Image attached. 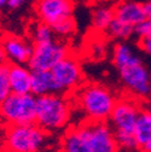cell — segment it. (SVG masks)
I'll list each match as a JSON object with an SVG mask.
<instances>
[{
    "label": "cell",
    "instance_id": "obj_1",
    "mask_svg": "<svg viewBox=\"0 0 151 152\" xmlns=\"http://www.w3.org/2000/svg\"><path fill=\"white\" fill-rule=\"evenodd\" d=\"M76 99L87 121L93 122H106L117 103L111 89L93 82L79 87Z\"/></svg>",
    "mask_w": 151,
    "mask_h": 152
},
{
    "label": "cell",
    "instance_id": "obj_2",
    "mask_svg": "<svg viewBox=\"0 0 151 152\" xmlns=\"http://www.w3.org/2000/svg\"><path fill=\"white\" fill-rule=\"evenodd\" d=\"M71 115V107L63 94H45L36 97V124L46 132L64 128Z\"/></svg>",
    "mask_w": 151,
    "mask_h": 152
},
{
    "label": "cell",
    "instance_id": "obj_3",
    "mask_svg": "<svg viewBox=\"0 0 151 152\" xmlns=\"http://www.w3.org/2000/svg\"><path fill=\"white\" fill-rule=\"evenodd\" d=\"M47 141V132L36 123L12 124L5 128L3 148L9 152H40Z\"/></svg>",
    "mask_w": 151,
    "mask_h": 152
},
{
    "label": "cell",
    "instance_id": "obj_4",
    "mask_svg": "<svg viewBox=\"0 0 151 152\" xmlns=\"http://www.w3.org/2000/svg\"><path fill=\"white\" fill-rule=\"evenodd\" d=\"M0 118L7 126L36 122V97L32 93L10 96L0 104Z\"/></svg>",
    "mask_w": 151,
    "mask_h": 152
},
{
    "label": "cell",
    "instance_id": "obj_5",
    "mask_svg": "<svg viewBox=\"0 0 151 152\" xmlns=\"http://www.w3.org/2000/svg\"><path fill=\"white\" fill-rule=\"evenodd\" d=\"M120 71V77L125 88L137 99H147L151 96V75L141 59L129 64Z\"/></svg>",
    "mask_w": 151,
    "mask_h": 152
},
{
    "label": "cell",
    "instance_id": "obj_6",
    "mask_svg": "<svg viewBox=\"0 0 151 152\" xmlns=\"http://www.w3.org/2000/svg\"><path fill=\"white\" fill-rule=\"evenodd\" d=\"M69 54L70 50L64 42L53 39L48 42L34 45L28 65L30 70H52L56 64Z\"/></svg>",
    "mask_w": 151,
    "mask_h": 152
},
{
    "label": "cell",
    "instance_id": "obj_7",
    "mask_svg": "<svg viewBox=\"0 0 151 152\" xmlns=\"http://www.w3.org/2000/svg\"><path fill=\"white\" fill-rule=\"evenodd\" d=\"M143 109L139 99L134 97H125L117 99V103L110 115V122L115 134H133L138 116Z\"/></svg>",
    "mask_w": 151,
    "mask_h": 152
},
{
    "label": "cell",
    "instance_id": "obj_8",
    "mask_svg": "<svg viewBox=\"0 0 151 152\" xmlns=\"http://www.w3.org/2000/svg\"><path fill=\"white\" fill-rule=\"evenodd\" d=\"M81 126L93 152H119L120 146L115 132L106 122L86 121Z\"/></svg>",
    "mask_w": 151,
    "mask_h": 152
},
{
    "label": "cell",
    "instance_id": "obj_9",
    "mask_svg": "<svg viewBox=\"0 0 151 152\" xmlns=\"http://www.w3.org/2000/svg\"><path fill=\"white\" fill-rule=\"evenodd\" d=\"M51 71L61 94L71 92L81 86L84 79L82 69L79 59L71 54L67 56L58 64H56Z\"/></svg>",
    "mask_w": 151,
    "mask_h": 152
},
{
    "label": "cell",
    "instance_id": "obj_10",
    "mask_svg": "<svg viewBox=\"0 0 151 152\" xmlns=\"http://www.w3.org/2000/svg\"><path fill=\"white\" fill-rule=\"evenodd\" d=\"M34 7L39 21L53 27L73 17L74 0H36Z\"/></svg>",
    "mask_w": 151,
    "mask_h": 152
},
{
    "label": "cell",
    "instance_id": "obj_11",
    "mask_svg": "<svg viewBox=\"0 0 151 152\" xmlns=\"http://www.w3.org/2000/svg\"><path fill=\"white\" fill-rule=\"evenodd\" d=\"M6 58L11 64H26L33 54L34 45L17 35H5L0 40Z\"/></svg>",
    "mask_w": 151,
    "mask_h": 152
},
{
    "label": "cell",
    "instance_id": "obj_12",
    "mask_svg": "<svg viewBox=\"0 0 151 152\" xmlns=\"http://www.w3.org/2000/svg\"><path fill=\"white\" fill-rule=\"evenodd\" d=\"M114 11L117 20L133 27L146 20L144 4L136 0H122L114 7Z\"/></svg>",
    "mask_w": 151,
    "mask_h": 152
},
{
    "label": "cell",
    "instance_id": "obj_13",
    "mask_svg": "<svg viewBox=\"0 0 151 152\" xmlns=\"http://www.w3.org/2000/svg\"><path fill=\"white\" fill-rule=\"evenodd\" d=\"M9 82L11 92L15 94L30 93L32 87V70L24 64H11L9 65Z\"/></svg>",
    "mask_w": 151,
    "mask_h": 152
},
{
    "label": "cell",
    "instance_id": "obj_14",
    "mask_svg": "<svg viewBox=\"0 0 151 152\" xmlns=\"http://www.w3.org/2000/svg\"><path fill=\"white\" fill-rule=\"evenodd\" d=\"M30 93L35 97L45 94H61L51 70H32Z\"/></svg>",
    "mask_w": 151,
    "mask_h": 152
},
{
    "label": "cell",
    "instance_id": "obj_15",
    "mask_svg": "<svg viewBox=\"0 0 151 152\" xmlns=\"http://www.w3.org/2000/svg\"><path fill=\"white\" fill-rule=\"evenodd\" d=\"M134 138L141 152H151V112L143 109L134 127Z\"/></svg>",
    "mask_w": 151,
    "mask_h": 152
},
{
    "label": "cell",
    "instance_id": "obj_16",
    "mask_svg": "<svg viewBox=\"0 0 151 152\" xmlns=\"http://www.w3.org/2000/svg\"><path fill=\"white\" fill-rule=\"evenodd\" d=\"M63 151L64 152H93L86 134L84 127L80 124L75 128L68 129L63 138Z\"/></svg>",
    "mask_w": 151,
    "mask_h": 152
},
{
    "label": "cell",
    "instance_id": "obj_17",
    "mask_svg": "<svg viewBox=\"0 0 151 152\" xmlns=\"http://www.w3.org/2000/svg\"><path fill=\"white\" fill-rule=\"evenodd\" d=\"M139 59H140L139 56H137V53L129 45L125 42H119L114 46V50H112V62H114L115 66L119 70L129 64H133Z\"/></svg>",
    "mask_w": 151,
    "mask_h": 152
},
{
    "label": "cell",
    "instance_id": "obj_18",
    "mask_svg": "<svg viewBox=\"0 0 151 152\" xmlns=\"http://www.w3.org/2000/svg\"><path fill=\"white\" fill-rule=\"evenodd\" d=\"M115 18V11L112 7L108 6H100L93 10L92 12V28L99 33L106 31L110 23L114 21Z\"/></svg>",
    "mask_w": 151,
    "mask_h": 152
},
{
    "label": "cell",
    "instance_id": "obj_19",
    "mask_svg": "<svg viewBox=\"0 0 151 152\" xmlns=\"http://www.w3.org/2000/svg\"><path fill=\"white\" fill-rule=\"evenodd\" d=\"M109 36L114 37V39H120V40H126L134 34V27L128 23H125L115 17L106 30Z\"/></svg>",
    "mask_w": 151,
    "mask_h": 152
},
{
    "label": "cell",
    "instance_id": "obj_20",
    "mask_svg": "<svg viewBox=\"0 0 151 152\" xmlns=\"http://www.w3.org/2000/svg\"><path fill=\"white\" fill-rule=\"evenodd\" d=\"M54 31L52 29L51 26L44 23V22H39L37 24L34 26L33 31H32V40L34 41V45L37 44H44V42H48L51 40L54 39Z\"/></svg>",
    "mask_w": 151,
    "mask_h": 152
},
{
    "label": "cell",
    "instance_id": "obj_21",
    "mask_svg": "<svg viewBox=\"0 0 151 152\" xmlns=\"http://www.w3.org/2000/svg\"><path fill=\"white\" fill-rule=\"evenodd\" d=\"M9 63L0 65V104L12 93L9 82Z\"/></svg>",
    "mask_w": 151,
    "mask_h": 152
},
{
    "label": "cell",
    "instance_id": "obj_22",
    "mask_svg": "<svg viewBox=\"0 0 151 152\" xmlns=\"http://www.w3.org/2000/svg\"><path fill=\"white\" fill-rule=\"evenodd\" d=\"M52 29H53L54 34L59 37H69L76 30V23H75V20L71 17V18H68V20H64V21L57 23L56 26H53Z\"/></svg>",
    "mask_w": 151,
    "mask_h": 152
},
{
    "label": "cell",
    "instance_id": "obj_23",
    "mask_svg": "<svg viewBox=\"0 0 151 152\" xmlns=\"http://www.w3.org/2000/svg\"><path fill=\"white\" fill-rule=\"evenodd\" d=\"M134 34L139 36V39L151 36V21L146 18L145 21H143L141 23L136 26L134 27Z\"/></svg>",
    "mask_w": 151,
    "mask_h": 152
},
{
    "label": "cell",
    "instance_id": "obj_24",
    "mask_svg": "<svg viewBox=\"0 0 151 152\" xmlns=\"http://www.w3.org/2000/svg\"><path fill=\"white\" fill-rule=\"evenodd\" d=\"M138 46H139V48L143 52H145L146 54L151 56V36H149V37H141V39H139Z\"/></svg>",
    "mask_w": 151,
    "mask_h": 152
},
{
    "label": "cell",
    "instance_id": "obj_25",
    "mask_svg": "<svg viewBox=\"0 0 151 152\" xmlns=\"http://www.w3.org/2000/svg\"><path fill=\"white\" fill-rule=\"evenodd\" d=\"M27 1V0H9L7 1V6L10 9H18V7H21L24 3Z\"/></svg>",
    "mask_w": 151,
    "mask_h": 152
},
{
    "label": "cell",
    "instance_id": "obj_26",
    "mask_svg": "<svg viewBox=\"0 0 151 152\" xmlns=\"http://www.w3.org/2000/svg\"><path fill=\"white\" fill-rule=\"evenodd\" d=\"M145 6V13H146V18L151 21V1H147L144 4Z\"/></svg>",
    "mask_w": 151,
    "mask_h": 152
},
{
    "label": "cell",
    "instance_id": "obj_27",
    "mask_svg": "<svg viewBox=\"0 0 151 152\" xmlns=\"http://www.w3.org/2000/svg\"><path fill=\"white\" fill-rule=\"evenodd\" d=\"M7 1L9 0H0V9H3L4 6H7Z\"/></svg>",
    "mask_w": 151,
    "mask_h": 152
},
{
    "label": "cell",
    "instance_id": "obj_28",
    "mask_svg": "<svg viewBox=\"0 0 151 152\" xmlns=\"http://www.w3.org/2000/svg\"><path fill=\"white\" fill-rule=\"evenodd\" d=\"M146 109H147V110H149V111L151 112V100H150V102L147 103V107H146Z\"/></svg>",
    "mask_w": 151,
    "mask_h": 152
},
{
    "label": "cell",
    "instance_id": "obj_29",
    "mask_svg": "<svg viewBox=\"0 0 151 152\" xmlns=\"http://www.w3.org/2000/svg\"><path fill=\"white\" fill-rule=\"evenodd\" d=\"M0 152H9V151H6V150H4V148H3V150H0Z\"/></svg>",
    "mask_w": 151,
    "mask_h": 152
},
{
    "label": "cell",
    "instance_id": "obj_30",
    "mask_svg": "<svg viewBox=\"0 0 151 152\" xmlns=\"http://www.w3.org/2000/svg\"><path fill=\"white\" fill-rule=\"evenodd\" d=\"M149 1H151V0H149Z\"/></svg>",
    "mask_w": 151,
    "mask_h": 152
},
{
    "label": "cell",
    "instance_id": "obj_31",
    "mask_svg": "<svg viewBox=\"0 0 151 152\" xmlns=\"http://www.w3.org/2000/svg\"><path fill=\"white\" fill-rule=\"evenodd\" d=\"M150 80H151V77H150Z\"/></svg>",
    "mask_w": 151,
    "mask_h": 152
}]
</instances>
